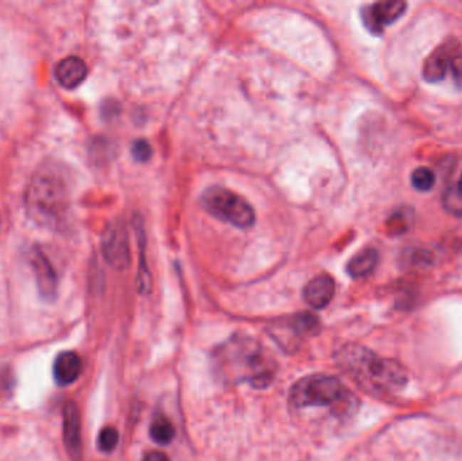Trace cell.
<instances>
[{
    "label": "cell",
    "instance_id": "obj_1",
    "mask_svg": "<svg viewBox=\"0 0 462 461\" xmlns=\"http://www.w3.org/2000/svg\"><path fill=\"white\" fill-rule=\"evenodd\" d=\"M218 372L227 382L249 383L256 388H265L273 382L276 361L261 343L237 337L224 343L215 353Z\"/></svg>",
    "mask_w": 462,
    "mask_h": 461
},
{
    "label": "cell",
    "instance_id": "obj_2",
    "mask_svg": "<svg viewBox=\"0 0 462 461\" xmlns=\"http://www.w3.org/2000/svg\"><path fill=\"white\" fill-rule=\"evenodd\" d=\"M69 207L68 175L58 162H45L33 175L26 192L28 217L42 227L56 229Z\"/></svg>",
    "mask_w": 462,
    "mask_h": 461
},
{
    "label": "cell",
    "instance_id": "obj_3",
    "mask_svg": "<svg viewBox=\"0 0 462 461\" xmlns=\"http://www.w3.org/2000/svg\"><path fill=\"white\" fill-rule=\"evenodd\" d=\"M338 364L365 390L392 394L409 380L407 372L395 360L377 356L359 345H346L338 355Z\"/></svg>",
    "mask_w": 462,
    "mask_h": 461
},
{
    "label": "cell",
    "instance_id": "obj_4",
    "mask_svg": "<svg viewBox=\"0 0 462 461\" xmlns=\"http://www.w3.org/2000/svg\"><path fill=\"white\" fill-rule=\"evenodd\" d=\"M290 402L299 409L330 408L341 417L355 414L358 408V399L344 383L326 375H311L295 383L290 388Z\"/></svg>",
    "mask_w": 462,
    "mask_h": 461
},
{
    "label": "cell",
    "instance_id": "obj_5",
    "mask_svg": "<svg viewBox=\"0 0 462 461\" xmlns=\"http://www.w3.org/2000/svg\"><path fill=\"white\" fill-rule=\"evenodd\" d=\"M201 204L218 219L239 229H248L256 221V214L251 204L224 187L209 188L201 197Z\"/></svg>",
    "mask_w": 462,
    "mask_h": 461
},
{
    "label": "cell",
    "instance_id": "obj_6",
    "mask_svg": "<svg viewBox=\"0 0 462 461\" xmlns=\"http://www.w3.org/2000/svg\"><path fill=\"white\" fill-rule=\"evenodd\" d=\"M102 251L107 263L115 269L122 271L129 266L132 256L129 236L125 224L115 222L107 227L102 242Z\"/></svg>",
    "mask_w": 462,
    "mask_h": 461
},
{
    "label": "cell",
    "instance_id": "obj_7",
    "mask_svg": "<svg viewBox=\"0 0 462 461\" xmlns=\"http://www.w3.org/2000/svg\"><path fill=\"white\" fill-rule=\"evenodd\" d=\"M406 9L407 3L399 0L374 3L362 10V21L373 34H382L385 27L397 22Z\"/></svg>",
    "mask_w": 462,
    "mask_h": 461
},
{
    "label": "cell",
    "instance_id": "obj_8",
    "mask_svg": "<svg viewBox=\"0 0 462 461\" xmlns=\"http://www.w3.org/2000/svg\"><path fill=\"white\" fill-rule=\"evenodd\" d=\"M460 53V43L454 38L445 41L431 53L423 66V79L429 83H436L445 79L450 64L456 54Z\"/></svg>",
    "mask_w": 462,
    "mask_h": 461
},
{
    "label": "cell",
    "instance_id": "obj_9",
    "mask_svg": "<svg viewBox=\"0 0 462 461\" xmlns=\"http://www.w3.org/2000/svg\"><path fill=\"white\" fill-rule=\"evenodd\" d=\"M31 266L34 269V275L37 280V286L40 290L41 296L46 301H53L57 295L58 280L54 272L53 266L49 259L40 249H34L31 254Z\"/></svg>",
    "mask_w": 462,
    "mask_h": 461
},
{
    "label": "cell",
    "instance_id": "obj_10",
    "mask_svg": "<svg viewBox=\"0 0 462 461\" xmlns=\"http://www.w3.org/2000/svg\"><path fill=\"white\" fill-rule=\"evenodd\" d=\"M63 435L66 450L73 460L81 455V420L78 405L68 402L63 411Z\"/></svg>",
    "mask_w": 462,
    "mask_h": 461
},
{
    "label": "cell",
    "instance_id": "obj_11",
    "mask_svg": "<svg viewBox=\"0 0 462 461\" xmlns=\"http://www.w3.org/2000/svg\"><path fill=\"white\" fill-rule=\"evenodd\" d=\"M335 294V281L327 274H320L311 279L304 287L303 298L313 309H325L329 306Z\"/></svg>",
    "mask_w": 462,
    "mask_h": 461
},
{
    "label": "cell",
    "instance_id": "obj_12",
    "mask_svg": "<svg viewBox=\"0 0 462 461\" xmlns=\"http://www.w3.org/2000/svg\"><path fill=\"white\" fill-rule=\"evenodd\" d=\"M87 73H88L87 64L81 58L75 56L61 60L54 69L56 79L60 83V86L66 90H73L79 87L87 78Z\"/></svg>",
    "mask_w": 462,
    "mask_h": 461
},
{
    "label": "cell",
    "instance_id": "obj_13",
    "mask_svg": "<svg viewBox=\"0 0 462 461\" xmlns=\"http://www.w3.org/2000/svg\"><path fill=\"white\" fill-rule=\"evenodd\" d=\"M81 369L83 363L78 353L63 352L54 361V379L60 385H69L79 379Z\"/></svg>",
    "mask_w": 462,
    "mask_h": 461
},
{
    "label": "cell",
    "instance_id": "obj_14",
    "mask_svg": "<svg viewBox=\"0 0 462 461\" xmlns=\"http://www.w3.org/2000/svg\"><path fill=\"white\" fill-rule=\"evenodd\" d=\"M379 263V253L373 248H367L357 253L356 256L349 261L346 271L355 279L365 277L370 275Z\"/></svg>",
    "mask_w": 462,
    "mask_h": 461
},
{
    "label": "cell",
    "instance_id": "obj_15",
    "mask_svg": "<svg viewBox=\"0 0 462 461\" xmlns=\"http://www.w3.org/2000/svg\"><path fill=\"white\" fill-rule=\"evenodd\" d=\"M174 435H176V430H174L172 422L165 417H157L150 426V437L154 442H157L159 445H167V444L172 442Z\"/></svg>",
    "mask_w": 462,
    "mask_h": 461
},
{
    "label": "cell",
    "instance_id": "obj_16",
    "mask_svg": "<svg viewBox=\"0 0 462 461\" xmlns=\"http://www.w3.org/2000/svg\"><path fill=\"white\" fill-rule=\"evenodd\" d=\"M290 329L298 337H308L317 330V318L311 313H302L290 319Z\"/></svg>",
    "mask_w": 462,
    "mask_h": 461
},
{
    "label": "cell",
    "instance_id": "obj_17",
    "mask_svg": "<svg viewBox=\"0 0 462 461\" xmlns=\"http://www.w3.org/2000/svg\"><path fill=\"white\" fill-rule=\"evenodd\" d=\"M445 210L451 215L462 217V191L457 185H450L442 197Z\"/></svg>",
    "mask_w": 462,
    "mask_h": 461
},
{
    "label": "cell",
    "instance_id": "obj_18",
    "mask_svg": "<svg viewBox=\"0 0 462 461\" xmlns=\"http://www.w3.org/2000/svg\"><path fill=\"white\" fill-rule=\"evenodd\" d=\"M411 183L421 192H427L436 183V175L427 167H419L411 175Z\"/></svg>",
    "mask_w": 462,
    "mask_h": 461
},
{
    "label": "cell",
    "instance_id": "obj_19",
    "mask_svg": "<svg viewBox=\"0 0 462 461\" xmlns=\"http://www.w3.org/2000/svg\"><path fill=\"white\" fill-rule=\"evenodd\" d=\"M409 219H411V215H409V211H397L387 222L388 233L392 234V236L403 234L404 232H407L409 229Z\"/></svg>",
    "mask_w": 462,
    "mask_h": 461
},
{
    "label": "cell",
    "instance_id": "obj_20",
    "mask_svg": "<svg viewBox=\"0 0 462 461\" xmlns=\"http://www.w3.org/2000/svg\"><path fill=\"white\" fill-rule=\"evenodd\" d=\"M119 441L118 430L112 426H107L105 428L100 435H99V448L103 452H112L114 449L117 448Z\"/></svg>",
    "mask_w": 462,
    "mask_h": 461
},
{
    "label": "cell",
    "instance_id": "obj_21",
    "mask_svg": "<svg viewBox=\"0 0 462 461\" xmlns=\"http://www.w3.org/2000/svg\"><path fill=\"white\" fill-rule=\"evenodd\" d=\"M138 241H140V247H141V266H140V276H138V286H140V291L142 294H145L147 291L150 290V286H152V281H150V274L146 272L144 269V242H145V238H144V232L141 229V226H138Z\"/></svg>",
    "mask_w": 462,
    "mask_h": 461
},
{
    "label": "cell",
    "instance_id": "obj_22",
    "mask_svg": "<svg viewBox=\"0 0 462 461\" xmlns=\"http://www.w3.org/2000/svg\"><path fill=\"white\" fill-rule=\"evenodd\" d=\"M153 150L152 146L149 145L144 140H138L137 143H134L132 145V156L140 161V162H145L149 158L152 157Z\"/></svg>",
    "mask_w": 462,
    "mask_h": 461
},
{
    "label": "cell",
    "instance_id": "obj_23",
    "mask_svg": "<svg viewBox=\"0 0 462 461\" xmlns=\"http://www.w3.org/2000/svg\"><path fill=\"white\" fill-rule=\"evenodd\" d=\"M450 71L453 73V78L457 81L462 84V53H458L454 56L451 64H450Z\"/></svg>",
    "mask_w": 462,
    "mask_h": 461
},
{
    "label": "cell",
    "instance_id": "obj_24",
    "mask_svg": "<svg viewBox=\"0 0 462 461\" xmlns=\"http://www.w3.org/2000/svg\"><path fill=\"white\" fill-rule=\"evenodd\" d=\"M142 461H169V459H168V456L165 453L159 452V450H153V452L146 453Z\"/></svg>",
    "mask_w": 462,
    "mask_h": 461
},
{
    "label": "cell",
    "instance_id": "obj_25",
    "mask_svg": "<svg viewBox=\"0 0 462 461\" xmlns=\"http://www.w3.org/2000/svg\"><path fill=\"white\" fill-rule=\"evenodd\" d=\"M457 185H458V187H460V190H461V191H462V173H461V177H460V182H458V183H457Z\"/></svg>",
    "mask_w": 462,
    "mask_h": 461
}]
</instances>
